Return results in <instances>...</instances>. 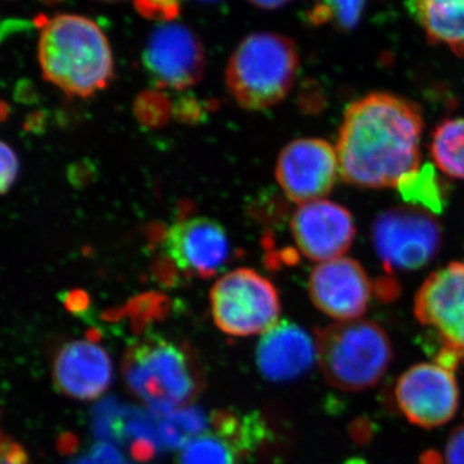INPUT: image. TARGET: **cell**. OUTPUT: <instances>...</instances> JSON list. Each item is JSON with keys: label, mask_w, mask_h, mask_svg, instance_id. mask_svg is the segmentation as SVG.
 Instances as JSON below:
<instances>
[{"label": "cell", "mask_w": 464, "mask_h": 464, "mask_svg": "<svg viewBox=\"0 0 464 464\" xmlns=\"http://www.w3.org/2000/svg\"><path fill=\"white\" fill-rule=\"evenodd\" d=\"M423 121L411 101L372 93L348 106L338 137L342 179L360 188L398 186L420 168Z\"/></svg>", "instance_id": "6da1fadb"}, {"label": "cell", "mask_w": 464, "mask_h": 464, "mask_svg": "<svg viewBox=\"0 0 464 464\" xmlns=\"http://www.w3.org/2000/svg\"><path fill=\"white\" fill-rule=\"evenodd\" d=\"M43 17L38 56L45 81L69 96H93L114 75V60L105 33L79 14Z\"/></svg>", "instance_id": "7a4b0ae2"}, {"label": "cell", "mask_w": 464, "mask_h": 464, "mask_svg": "<svg viewBox=\"0 0 464 464\" xmlns=\"http://www.w3.org/2000/svg\"><path fill=\"white\" fill-rule=\"evenodd\" d=\"M123 374L130 392L157 411L185 408L206 387L203 366L190 344L160 334L128 346Z\"/></svg>", "instance_id": "3957f363"}, {"label": "cell", "mask_w": 464, "mask_h": 464, "mask_svg": "<svg viewBox=\"0 0 464 464\" xmlns=\"http://www.w3.org/2000/svg\"><path fill=\"white\" fill-rule=\"evenodd\" d=\"M315 343L326 382L347 392L375 386L392 362L389 334L371 320L332 324L316 332Z\"/></svg>", "instance_id": "277c9868"}, {"label": "cell", "mask_w": 464, "mask_h": 464, "mask_svg": "<svg viewBox=\"0 0 464 464\" xmlns=\"http://www.w3.org/2000/svg\"><path fill=\"white\" fill-rule=\"evenodd\" d=\"M298 63L297 48L286 36L250 34L230 58L226 83L241 108H273L292 90Z\"/></svg>", "instance_id": "5b68a950"}, {"label": "cell", "mask_w": 464, "mask_h": 464, "mask_svg": "<svg viewBox=\"0 0 464 464\" xmlns=\"http://www.w3.org/2000/svg\"><path fill=\"white\" fill-rule=\"evenodd\" d=\"M210 304L217 326L235 337L270 331L282 308L273 283L249 268L222 276L210 290Z\"/></svg>", "instance_id": "8992f818"}, {"label": "cell", "mask_w": 464, "mask_h": 464, "mask_svg": "<svg viewBox=\"0 0 464 464\" xmlns=\"http://www.w3.org/2000/svg\"><path fill=\"white\" fill-rule=\"evenodd\" d=\"M418 322L440 342L436 364L453 372L464 364V262H453L427 277L415 295Z\"/></svg>", "instance_id": "52a82bcc"}, {"label": "cell", "mask_w": 464, "mask_h": 464, "mask_svg": "<svg viewBox=\"0 0 464 464\" xmlns=\"http://www.w3.org/2000/svg\"><path fill=\"white\" fill-rule=\"evenodd\" d=\"M375 252L389 273L429 265L441 246L438 221L418 208H393L375 219Z\"/></svg>", "instance_id": "ba28073f"}, {"label": "cell", "mask_w": 464, "mask_h": 464, "mask_svg": "<svg viewBox=\"0 0 464 464\" xmlns=\"http://www.w3.org/2000/svg\"><path fill=\"white\" fill-rule=\"evenodd\" d=\"M395 400L409 422L436 429L456 417L459 389L450 371L439 364L420 362L400 375Z\"/></svg>", "instance_id": "9c48e42d"}, {"label": "cell", "mask_w": 464, "mask_h": 464, "mask_svg": "<svg viewBox=\"0 0 464 464\" xmlns=\"http://www.w3.org/2000/svg\"><path fill=\"white\" fill-rule=\"evenodd\" d=\"M143 66L155 87L183 91L200 81L206 54L199 38L188 27L167 24L150 35Z\"/></svg>", "instance_id": "30bf717a"}, {"label": "cell", "mask_w": 464, "mask_h": 464, "mask_svg": "<svg viewBox=\"0 0 464 464\" xmlns=\"http://www.w3.org/2000/svg\"><path fill=\"white\" fill-rule=\"evenodd\" d=\"M340 173L337 151L319 139L290 142L280 154L276 179L286 197L295 203L322 200L331 192Z\"/></svg>", "instance_id": "8fae6325"}, {"label": "cell", "mask_w": 464, "mask_h": 464, "mask_svg": "<svg viewBox=\"0 0 464 464\" xmlns=\"http://www.w3.org/2000/svg\"><path fill=\"white\" fill-rule=\"evenodd\" d=\"M209 422L207 431L182 447L176 464H243L266 435L264 422L255 415L216 411Z\"/></svg>", "instance_id": "7c38bea8"}, {"label": "cell", "mask_w": 464, "mask_h": 464, "mask_svg": "<svg viewBox=\"0 0 464 464\" xmlns=\"http://www.w3.org/2000/svg\"><path fill=\"white\" fill-rule=\"evenodd\" d=\"M167 257L186 276L209 279L226 265L230 253L227 234L215 219H183L168 230Z\"/></svg>", "instance_id": "4fadbf2b"}, {"label": "cell", "mask_w": 464, "mask_h": 464, "mask_svg": "<svg viewBox=\"0 0 464 464\" xmlns=\"http://www.w3.org/2000/svg\"><path fill=\"white\" fill-rule=\"evenodd\" d=\"M308 290L320 311L340 322H350L364 315L373 286L359 262L340 257L314 268Z\"/></svg>", "instance_id": "5bb4252c"}, {"label": "cell", "mask_w": 464, "mask_h": 464, "mask_svg": "<svg viewBox=\"0 0 464 464\" xmlns=\"http://www.w3.org/2000/svg\"><path fill=\"white\" fill-rule=\"evenodd\" d=\"M292 234L304 257L323 264L347 252L355 237V224L346 208L322 199L295 210Z\"/></svg>", "instance_id": "9a60e30c"}, {"label": "cell", "mask_w": 464, "mask_h": 464, "mask_svg": "<svg viewBox=\"0 0 464 464\" xmlns=\"http://www.w3.org/2000/svg\"><path fill=\"white\" fill-rule=\"evenodd\" d=\"M112 362L108 351L94 341L78 340L63 344L54 356V386L79 401L99 399L112 382Z\"/></svg>", "instance_id": "2e32d148"}, {"label": "cell", "mask_w": 464, "mask_h": 464, "mask_svg": "<svg viewBox=\"0 0 464 464\" xmlns=\"http://www.w3.org/2000/svg\"><path fill=\"white\" fill-rule=\"evenodd\" d=\"M316 356V343L297 324L277 323L257 347V365L274 382L295 380L306 373Z\"/></svg>", "instance_id": "e0dca14e"}, {"label": "cell", "mask_w": 464, "mask_h": 464, "mask_svg": "<svg viewBox=\"0 0 464 464\" xmlns=\"http://www.w3.org/2000/svg\"><path fill=\"white\" fill-rule=\"evenodd\" d=\"M406 5L430 41L447 44L464 57V0H420Z\"/></svg>", "instance_id": "ac0fdd59"}, {"label": "cell", "mask_w": 464, "mask_h": 464, "mask_svg": "<svg viewBox=\"0 0 464 464\" xmlns=\"http://www.w3.org/2000/svg\"><path fill=\"white\" fill-rule=\"evenodd\" d=\"M396 188L402 199L413 204V207L424 208L426 212L440 215L447 206L444 182L432 164H426L406 174Z\"/></svg>", "instance_id": "d6986e66"}, {"label": "cell", "mask_w": 464, "mask_h": 464, "mask_svg": "<svg viewBox=\"0 0 464 464\" xmlns=\"http://www.w3.org/2000/svg\"><path fill=\"white\" fill-rule=\"evenodd\" d=\"M431 152L441 172L464 179V116L448 119L436 128Z\"/></svg>", "instance_id": "ffe728a7"}, {"label": "cell", "mask_w": 464, "mask_h": 464, "mask_svg": "<svg viewBox=\"0 0 464 464\" xmlns=\"http://www.w3.org/2000/svg\"><path fill=\"white\" fill-rule=\"evenodd\" d=\"M364 7L362 2L317 3L307 12V20L313 25L332 23L337 29L347 32L359 24Z\"/></svg>", "instance_id": "44dd1931"}, {"label": "cell", "mask_w": 464, "mask_h": 464, "mask_svg": "<svg viewBox=\"0 0 464 464\" xmlns=\"http://www.w3.org/2000/svg\"><path fill=\"white\" fill-rule=\"evenodd\" d=\"M207 420L203 414L195 411L170 414L160 424V433L167 445L185 447L192 439L198 438L206 429Z\"/></svg>", "instance_id": "7402d4cb"}, {"label": "cell", "mask_w": 464, "mask_h": 464, "mask_svg": "<svg viewBox=\"0 0 464 464\" xmlns=\"http://www.w3.org/2000/svg\"><path fill=\"white\" fill-rule=\"evenodd\" d=\"M137 115L145 124L163 123L168 115L166 99L157 93L145 94L137 102Z\"/></svg>", "instance_id": "603a6c76"}, {"label": "cell", "mask_w": 464, "mask_h": 464, "mask_svg": "<svg viewBox=\"0 0 464 464\" xmlns=\"http://www.w3.org/2000/svg\"><path fill=\"white\" fill-rule=\"evenodd\" d=\"M134 7L143 17L155 21H173L179 14V5L174 2H139Z\"/></svg>", "instance_id": "cb8c5ba5"}, {"label": "cell", "mask_w": 464, "mask_h": 464, "mask_svg": "<svg viewBox=\"0 0 464 464\" xmlns=\"http://www.w3.org/2000/svg\"><path fill=\"white\" fill-rule=\"evenodd\" d=\"M18 173V160L14 150L0 141V195L11 188Z\"/></svg>", "instance_id": "d4e9b609"}, {"label": "cell", "mask_w": 464, "mask_h": 464, "mask_svg": "<svg viewBox=\"0 0 464 464\" xmlns=\"http://www.w3.org/2000/svg\"><path fill=\"white\" fill-rule=\"evenodd\" d=\"M0 464H30L23 447L0 432Z\"/></svg>", "instance_id": "484cf974"}, {"label": "cell", "mask_w": 464, "mask_h": 464, "mask_svg": "<svg viewBox=\"0 0 464 464\" xmlns=\"http://www.w3.org/2000/svg\"><path fill=\"white\" fill-rule=\"evenodd\" d=\"M445 463L464 464V424L449 436L445 448Z\"/></svg>", "instance_id": "4316f807"}, {"label": "cell", "mask_w": 464, "mask_h": 464, "mask_svg": "<svg viewBox=\"0 0 464 464\" xmlns=\"http://www.w3.org/2000/svg\"><path fill=\"white\" fill-rule=\"evenodd\" d=\"M253 5H256L257 8L262 9H274L284 7L286 5L285 2H253Z\"/></svg>", "instance_id": "83f0119b"}, {"label": "cell", "mask_w": 464, "mask_h": 464, "mask_svg": "<svg viewBox=\"0 0 464 464\" xmlns=\"http://www.w3.org/2000/svg\"><path fill=\"white\" fill-rule=\"evenodd\" d=\"M422 464H441V460L439 459L436 454H426L423 457Z\"/></svg>", "instance_id": "f1b7e54d"}]
</instances>
